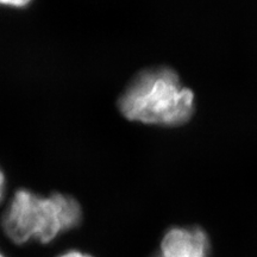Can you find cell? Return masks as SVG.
I'll return each mask as SVG.
<instances>
[{"label":"cell","mask_w":257,"mask_h":257,"mask_svg":"<svg viewBox=\"0 0 257 257\" xmlns=\"http://www.w3.org/2000/svg\"><path fill=\"white\" fill-rule=\"evenodd\" d=\"M0 257H5V255H3L2 251H0Z\"/></svg>","instance_id":"obj_7"},{"label":"cell","mask_w":257,"mask_h":257,"mask_svg":"<svg viewBox=\"0 0 257 257\" xmlns=\"http://www.w3.org/2000/svg\"><path fill=\"white\" fill-rule=\"evenodd\" d=\"M31 2L32 0H0V6L22 9V8H27Z\"/></svg>","instance_id":"obj_4"},{"label":"cell","mask_w":257,"mask_h":257,"mask_svg":"<svg viewBox=\"0 0 257 257\" xmlns=\"http://www.w3.org/2000/svg\"><path fill=\"white\" fill-rule=\"evenodd\" d=\"M59 257H92L91 255H87V253H83L81 251H78V250H69V251H66L62 255Z\"/></svg>","instance_id":"obj_6"},{"label":"cell","mask_w":257,"mask_h":257,"mask_svg":"<svg viewBox=\"0 0 257 257\" xmlns=\"http://www.w3.org/2000/svg\"><path fill=\"white\" fill-rule=\"evenodd\" d=\"M118 108L127 120L159 126H179L194 112V93L169 67L141 70L118 99Z\"/></svg>","instance_id":"obj_1"},{"label":"cell","mask_w":257,"mask_h":257,"mask_svg":"<svg viewBox=\"0 0 257 257\" xmlns=\"http://www.w3.org/2000/svg\"><path fill=\"white\" fill-rule=\"evenodd\" d=\"M6 192V178L4 172L0 168V202L3 201V199L5 197Z\"/></svg>","instance_id":"obj_5"},{"label":"cell","mask_w":257,"mask_h":257,"mask_svg":"<svg viewBox=\"0 0 257 257\" xmlns=\"http://www.w3.org/2000/svg\"><path fill=\"white\" fill-rule=\"evenodd\" d=\"M82 210L75 198L62 193L49 197L30 189H17L2 218L6 236L16 244L30 240L49 243L61 233L79 226Z\"/></svg>","instance_id":"obj_2"},{"label":"cell","mask_w":257,"mask_h":257,"mask_svg":"<svg viewBox=\"0 0 257 257\" xmlns=\"http://www.w3.org/2000/svg\"><path fill=\"white\" fill-rule=\"evenodd\" d=\"M210 240L200 227H172L154 257H208Z\"/></svg>","instance_id":"obj_3"}]
</instances>
